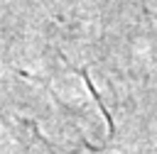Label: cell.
Segmentation results:
<instances>
[{
	"label": "cell",
	"instance_id": "1",
	"mask_svg": "<svg viewBox=\"0 0 157 154\" xmlns=\"http://www.w3.org/2000/svg\"><path fill=\"white\" fill-rule=\"evenodd\" d=\"M61 59H64V61H66V64L71 66V61H69V59H66L64 54H61ZM71 68H74V71H76V73H78V76L83 78V83H86V88H88V93H91V98L96 100V105H98V110L103 112V117H105V122H108V139H113V137H115V125H113V117H110V112H108V108L103 105V100H101V95H98V90H96V86H93V81H91V76H88V71H86L83 66H71Z\"/></svg>",
	"mask_w": 157,
	"mask_h": 154
}]
</instances>
